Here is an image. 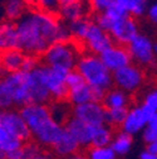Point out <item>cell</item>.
<instances>
[{
	"label": "cell",
	"mask_w": 157,
	"mask_h": 159,
	"mask_svg": "<svg viewBox=\"0 0 157 159\" xmlns=\"http://www.w3.org/2000/svg\"><path fill=\"white\" fill-rule=\"evenodd\" d=\"M15 24L20 49L38 57H42L53 43L72 39L68 25L57 13L30 8Z\"/></svg>",
	"instance_id": "1"
},
{
	"label": "cell",
	"mask_w": 157,
	"mask_h": 159,
	"mask_svg": "<svg viewBox=\"0 0 157 159\" xmlns=\"http://www.w3.org/2000/svg\"><path fill=\"white\" fill-rule=\"evenodd\" d=\"M19 111L32 133L33 140L44 149H52L63 134L64 125L52 117L49 104H28Z\"/></svg>",
	"instance_id": "2"
},
{
	"label": "cell",
	"mask_w": 157,
	"mask_h": 159,
	"mask_svg": "<svg viewBox=\"0 0 157 159\" xmlns=\"http://www.w3.org/2000/svg\"><path fill=\"white\" fill-rule=\"evenodd\" d=\"M30 104L27 72L4 73L0 80V106L2 110L22 109Z\"/></svg>",
	"instance_id": "3"
},
{
	"label": "cell",
	"mask_w": 157,
	"mask_h": 159,
	"mask_svg": "<svg viewBox=\"0 0 157 159\" xmlns=\"http://www.w3.org/2000/svg\"><path fill=\"white\" fill-rule=\"evenodd\" d=\"M75 70L83 76L84 81L92 87L103 89L106 91L114 87L113 73L102 62L100 54L82 52Z\"/></svg>",
	"instance_id": "4"
},
{
	"label": "cell",
	"mask_w": 157,
	"mask_h": 159,
	"mask_svg": "<svg viewBox=\"0 0 157 159\" xmlns=\"http://www.w3.org/2000/svg\"><path fill=\"white\" fill-rule=\"evenodd\" d=\"M83 49L82 47L74 42L73 39L66 42L53 43L40 57L42 62L50 67L64 68L68 71L75 70L78 59H79Z\"/></svg>",
	"instance_id": "5"
},
{
	"label": "cell",
	"mask_w": 157,
	"mask_h": 159,
	"mask_svg": "<svg viewBox=\"0 0 157 159\" xmlns=\"http://www.w3.org/2000/svg\"><path fill=\"white\" fill-rule=\"evenodd\" d=\"M146 82L145 68L136 63H129L128 66L120 68L113 72V85L131 95L138 92Z\"/></svg>",
	"instance_id": "6"
},
{
	"label": "cell",
	"mask_w": 157,
	"mask_h": 159,
	"mask_svg": "<svg viewBox=\"0 0 157 159\" xmlns=\"http://www.w3.org/2000/svg\"><path fill=\"white\" fill-rule=\"evenodd\" d=\"M132 62L142 68L155 67L157 63V56L153 51V41L150 35L138 33L127 46Z\"/></svg>",
	"instance_id": "7"
},
{
	"label": "cell",
	"mask_w": 157,
	"mask_h": 159,
	"mask_svg": "<svg viewBox=\"0 0 157 159\" xmlns=\"http://www.w3.org/2000/svg\"><path fill=\"white\" fill-rule=\"evenodd\" d=\"M42 71L44 82L52 95V98L54 101H64L68 100L69 87L67 85V75L68 70L58 68V67H50L42 62Z\"/></svg>",
	"instance_id": "8"
},
{
	"label": "cell",
	"mask_w": 157,
	"mask_h": 159,
	"mask_svg": "<svg viewBox=\"0 0 157 159\" xmlns=\"http://www.w3.org/2000/svg\"><path fill=\"white\" fill-rule=\"evenodd\" d=\"M0 130L19 138L24 143H28L32 139V133L23 119L19 109H8L0 112Z\"/></svg>",
	"instance_id": "9"
},
{
	"label": "cell",
	"mask_w": 157,
	"mask_h": 159,
	"mask_svg": "<svg viewBox=\"0 0 157 159\" xmlns=\"http://www.w3.org/2000/svg\"><path fill=\"white\" fill-rule=\"evenodd\" d=\"M27 82L30 95V104H50L53 101L52 95L44 82L42 63L35 70L27 72Z\"/></svg>",
	"instance_id": "10"
},
{
	"label": "cell",
	"mask_w": 157,
	"mask_h": 159,
	"mask_svg": "<svg viewBox=\"0 0 157 159\" xmlns=\"http://www.w3.org/2000/svg\"><path fill=\"white\" fill-rule=\"evenodd\" d=\"M140 33V25L137 19L126 15L118 20H116L112 24L109 30V35L112 37L114 43H118L122 46H128V43Z\"/></svg>",
	"instance_id": "11"
},
{
	"label": "cell",
	"mask_w": 157,
	"mask_h": 159,
	"mask_svg": "<svg viewBox=\"0 0 157 159\" xmlns=\"http://www.w3.org/2000/svg\"><path fill=\"white\" fill-rule=\"evenodd\" d=\"M106 107L102 102L91 101L82 105L73 106L72 116L79 119V120L92 125V126H101L106 124Z\"/></svg>",
	"instance_id": "12"
},
{
	"label": "cell",
	"mask_w": 157,
	"mask_h": 159,
	"mask_svg": "<svg viewBox=\"0 0 157 159\" xmlns=\"http://www.w3.org/2000/svg\"><path fill=\"white\" fill-rule=\"evenodd\" d=\"M100 57L102 59V62L106 65V67L112 73L132 63V58L127 46H122L114 42L108 48H106L100 54Z\"/></svg>",
	"instance_id": "13"
},
{
	"label": "cell",
	"mask_w": 157,
	"mask_h": 159,
	"mask_svg": "<svg viewBox=\"0 0 157 159\" xmlns=\"http://www.w3.org/2000/svg\"><path fill=\"white\" fill-rule=\"evenodd\" d=\"M113 43V39L108 32L103 30L94 20L89 28V32L82 43L83 52H91L94 54H101L106 48Z\"/></svg>",
	"instance_id": "14"
},
{
	"label": "cell",
	"mask_w": 157,
	"mask_h": 159,
	"mask_svg": "<svg viewBox=\"0 0 157 159\" xmlns=\"http://www.w3.org/2000/svg\"><path fill=\"white\" fill-rule=\"evenodd\" d=\"M150 119H151V116L142 109V106L140 104L132 105L128 109L127 116L120 129L133 136L136 134L143 131V129L146 128Z\"/></svg>",
	"instance_id": "15"
},
{
	"label": "cell",
	"mask_w": 157,
	"mask_h": 159,
	"mask_svg": "<svg viewBox=\"0 0 157 159\" xmlns=\"http://www.w3.org/2000/svg\"><path fill=\"white\" fill-rule=\"evenodd\" d=\"M64 128L77 139V142L79 143L82 149H88L92 147L93 136H94V131H95L97 126H92V125L79 120V119L72 116L64 124Z\"/></svg>",
	"instance_id": "16"
},
{
	"label": "cell",
	"mask_w": 157,
	"mask_h": 159,
	"mask_svg": "<svg viewBox=\"0 0 157 159\" xmlns=\"http://www.w3.org/2000/svg\"><path fill=\"white\" fill-rule=\"evenodd\" d=\"M57 14L66 24L93 15L92 9L89 7V3L88 2H81V0L79 2H72L68 4H62Z\"/></svg>",
	"instance_id": "17"
},
{
	"label": "cell",
	"mask_w": 157,
	"mask_h": 159,
	"mask_svg": "<svg viewBox=\"0 0 157 159\" xmlns=\"http://www.w3.org/2000/svg\"><path fill=\"white\" fill-rule=\"evenodd\" d=\"M81 145L77 142V139L64 128L63 134L61 135V138L57 140V143L52 147V152L54 153V155L59 159L67 158L69 155H73L78 152H81Z\"/></svg>",
	"instance_id": "18"
},
{
	"label": "cell",
	"mask_w": 157,
	"mask_h": 159,
	"mask_svg": "<svg viewBox=\"0 0 157 159\" xmlns=\"http://www.w3.org/2000/svg\"><path fill=\"white\" fill-rule=\"evenodd\" d=\"M106 109H129L132 106V95L117 87H112L106 92L102 101Z\"/></svg>",
	"instance_id": "19"
},
{
	"label": "cell",
	"mask_w": 157,
	"mask_h": 159,
	"mask_svg": "<svg viewBox=\"0 0 157 159\" xmlns=\"http://www.w3.org/2000/svg\"><path fill=\"white\" fill-rule=\"evenodd\" d=\"M0 48L5 49H20L19 34L16 29V24L13 22L3 20L0 24Z\"/></svg>",
	"instance_id": "20"
},
{
	"label": "cell",
	"mask_w": 157,
	"mask_h": 159,
	"mask_svg": "<svg viewBox=\"0 0 157 159\" xmlns=\"http://www.w3.org/2000/svg\"><path fill=\"white\" fill-rule=\"evenodd\" d=\"M25 53L22 49H5L2 51V75L22 71Z\"/></svg>",
	"instance_id": "21"
},
{
	"label": "cell",
	"mask_w": 157,
	"mask_h": 159,
	"mask_svg": "<svg viewBox=\"0 0 157 159\" xmlns=\"http://www.w3.org/2000/svg\"><path fill=\"white\" fill-rule=\"evenodd\" d=\"M30 7L25 0H5L4 3V20L16 23L25 15Z\"/></svg>",
	"instance_id": "22"
},
{
	"label": "cell",
	"mask_w": 157,
	"mask_h": 159,
	"mask_svg": "<svg viewBox=\"0 0 157 159\" xmlns=\"http://www.w3.org/2000/svg\"><path fill=\"white\" fill-rule=\"evenodd\" d=\"M67 101L72 106H77V105H82V104L93 101V87L89 86L87 82H84L79 86L69 89Z\"/></svg>",
	"instance_id": "23"
},
{
	"label": "cell",
	"mask_w": 157,
	"mask_h": 159,
	"mask_svg": "<svg viewBox=\"0 0 157 159\" xmlns=\"http://www.w3.org/2000/svg\"><path fill=\"white\" fill-rule=\"evenodd\" d=\"M92 23H93V16H88V18H83V19H79V20H75V22L67 24L72 39L74 42H77L81 47L89 32Z\"/></svg>",
	"instance_id": "24"
},
{
	"label": "cell",
	"mask_w": 157,
	"mask_h": 159,
	"mask_svg": "<svg viewBox=\"0 0 157 159\" xmlns=\"http://www.w3.org/2000/svg\"><path fill=\"white\" fill-rule=\"evenodd\" d=\"M116 4L122 8L128 15L138 19L146 16L150 2L147 0H117Z\"/></svg>",
	"instance_id": "25"
},
{
	"label": "cell",
	"mask_w": 157,
	"mask_h": 159,
	"mask_svg": "<svg viewBox=\"0 0 157 159\" xmlns=\"http://www.w3.org/2000/svg\"><path fill=\"white\" fill-rule=\"evenodd\" d=\"M49 109H50L52 117L57 123H59L62 125H64L72 117L73 106L67 100H64V101H54L53 100L49 104Z\"/></svg>",
	"instance_id": "26"
},
{
	"label": "cell",
	"mask_w": 157,
	"mask_h": 159,
	"mask_svg": "<svg viewBox=\"0 0 157 159\" xmlns=\"http://www.w3.org/2000/svg\"><path fill=\"white\" fill-rule=\"evenodd\" d=\"M132 145H133V136L120 130L114 133V136H113V140L111 143V147L112 149L116 152L117 155H126L131 152L132 149Z\"/></svg>",
	"instance_id": "27"
},
{
	"label": "cell",
	"mask_w": 157,
	"mask_h": 159,
	"mask_svg": "<svg viewBox=\"0 0 157 159\" xmlns=\"http://www.w3.org/2000/svg\"><path fill=\"white\" fill-rule=\"evenodd\" d=\"M24 145V142L19 138L6 133L5 130H0V157L5 155L6 153L20 149Z\"/></svg>",
	"instance_id": "28"
},
{
	"label": "cell",
	"mask_w": 157,
	"mask_h": 159,
	"mask_svg": "<svg viewBox=\"0 0 157 159\" xmlns=\"http://www.w3.org/2000/svg\"><path fill=\"white\" fill-rule=\"evenodd\" d=\"M114 136V129L107 124L97 126L93 136L92 147H108L111 145Z\"/></svg>",
	"instance_id": "29"
},
{
	"label": "cell",
	"mask_w": 157,
	"mask_h": 159,
	"mask_svg": "<svg viewBox=\"0 0 157 159\" xmlns=\"http://www.w3.org/2000/svg\"><path fill=\"white\" fill-rule=\"evenodd\" d=\"M128 109H107L106 110V124L113 129L121 128L127 116Z\"/></svg>",
	"instance_id": "30"
},
{
	"label": "cell",
	"mask_w": 157,
	"mask_h": 159,
	"mask_svg": "<svg viewBox=\"0 0 157 159\" xmlns=\"http://www.w3.org/2000/svg\"><path fill=\"white\" fill-rule=\"evenodd\" d=\"M88 159H117L116 152L108 147H91L87 149Z\"/></svg>",
	"instance_id": "31"
},
{
	"label": "cell",
	"mask_w": 157,
	"mask_h": 159,
	"mask_svg": "<svg viewBox=\"0 0 157 159\" xmlns=\"http://www.w3.org/2000/svg\"><path fill=\"white\" fill-rule=\"evenodd\" d=\"M141 134H142V139L146 143V145L157 140V112L151 116L146 128L143 129Z\"/></svg>",
	"instance_id": "32"
},
{
	"label": "cell",
	"mask_w": 157,
	"mask_h": 159,
	"mask_svg": "<svg viewBox=\"0 0 157 159\" xmlns=\"http://www.w3.org/2000/svg\"><path fill=\"white\" fill-rule=\"evenodd\" d=\"M117 0H89V7L92 9V14H98L103 13L111 7L116 4Z\"/></svg>",
	"instance_id": "33"
},
{
	"label": "cell",
	"mask_w": 157,
	"mask_h": 159,
	"mask_svg": "<svg viewBox=\"0 0 157 159\" xmlns=\"http://www.w3.org/2000/svg\"><path fill=\"white\" fill-rule=\"evenodd\" d=\"M40 63H42L40 57H38V56H35V54L25 53L24 61H23V66H22V71H24V72H30V71L35 70Z\"/></svg>",
	"instance_id": "34"
},
{
	"label": "cell",
	"mask_w": 157,
	"mask_h": 159,
	"mask_svg": "<svg viewBox=\"0 0 157 159\" xmlns=\"http://www.w3.org/2000/svg\"><path fill=\"white\" fill-rule=\"evenodd\" d=\"M84 82L86 81H84L83 76L78 72L77 70H72V71L68 72V75H67V85H68L69 89H73L75 86H79V85H82Z\"/></svg>",
	"instance_id": "35"
},
{
	"label": "cell",
	"mask_w": 157,
	"mask_h": 159,
	"mask_svg": "<svg viewBox=\"0 0 157 159\" xmlns=\"http://www.w3.org/2000/svg\"><path fill=\"white\" fill-rule=\"evenodd\" d=\"M93 16V20L100 25L103 30H106V32H108L109 33V30H111V28H112V24H113V22L111 20V19L106 15V13H98V14H93L92 15Z\"/></svg>",
	"instance_id": "36"
},
{
	"label": "cell",
	"mask_w": 157,
	"mask_h": 159,
	"mask_svg": "<svg viewBox=\"0 0 157 159\" xmlns=\"http://www.w3.org/2000/svg\"><path fill=\"white\" fill-rule=\"evenodd\" d=\"M146 18L148 19L150 23H152L153 25H157V0H153V2L150 3Z\"/></svg>",
	"instance_id": "37"
},
{
	"label": "cell",
	"mask_w": 157,
	"mask_h": 159,
	"mask_svg": "<svg viewBox=\"0 0 157 159\" xmlns=\"http://www.w3.org/2000/svg\"><path fill=\"white\" fill-rule=\"evenodd\" d=\"M2 159H25V155H24V152H23V147L18 150H14V152H10V153H6L5 155L0 157Z\"/></svg>",
	"instance_id": "38"
},
{
	"label": "cell",
	"mask_w": 157,
	"mask_h": 159,
	"mask_svg": "<svg viewBox=\"0 0 157 159\" xmlns=\"http://www.w3.org/2000/svg\"><path fill=\"white\" fill-rule=\"evenodd\" d=\"M32 159H58L53 152H48L47 149H43L40 153H38L35 157H33Z\"/></svg>",
	"instance_id": "39"
},
{
	"label": "cell",
	"mask_w": 157,
	"mask_h": 159,
	"mask_svg": "<svg viewBox=\"0 0 157 159\" xmlns=\"http://www.w3.org/2000/svg\"><path fill=\"white\" fill-rule=\"evenodd\" d=\"M140 159H157V154L156 153H152V152H150L147 149H145L143 152H141Z\"/></svg>",
	"instance_id": "40"
},
{
	"label": "cell",
	"mask_w": 157,
	"mask_h": 159,
	"mask_svg": "<svg viewBox=\"0 0 157 159\" xmlns=\"http://www.w3.org/2000/svg\"><path fill=\"white\" fill-rule=\"evenodd\" d=\"M63 159H88L87 157V153H83V152H78L73 155H69L67 158H63Z\"/></svg>",
	"instance_id": "41"
},
{
	"label": "cell",
	"mask_w": 157,
	"mask_h": 159,
	"mask_svg": "<svg viewBox=\"0 0 157 159\" xmlns=\"http://www.w3.org/2000/svg\"><path fill=\"white\" fill-rule=\"evenodd\" d=\"M146 149L150 150V152H152V153H156V154H157V140L153 142V143L147 144V145H146Z\"/></svg>",
	"instance_id": "42"
},
{
	"label": "cell",
	"mask_w": 157,
	"mask_h": 159,
	"mask_svg": "<svg viewBox=\"0 0 157 159\" xmlns=\"http://www.w3.org/2000/svg\"><path fill=\"white\" fill-rule=\"evenodd\" d=\"M72 2H79V0H59L61 5L62 4H68V3H72ZM81 2H89V0H81Z\"/></svg>",
	"instance_id": "43"
},
{
	"label": "cell",
	"mask_w": 157,
	"mask_h": 159,
	"mask_svg": "<svg viewBox=\"0 0 157 159\" xmlns=\"http://www.w3.org/2000/svg\"><path fill=\"white\" fill-rule=\"evenodd\" d=\"M25 3H27L30 8H35V0H25Z\"/></svg>",
	"instance_id": "44"
},
{
	"label": "cell",
	"mask_w": 157,
	"mask_h": 159,
	"mask_svg": "<svg viewBox=\"0 0 157 159\" xmlns=\"http://www.w3.org/2000/svg\"><path fill=\"white\" fill-rule=\"evenodd\" d=\"M151 90H152V92H153V95H155V97H156V101H157V86L153 87V89H151Z\"/></svg>",
	"instance_id": "45"
},
{
	"label": "cell",
	"mask_w": 157,
	"mask_h": 159,
	"mask_svg": "<svg viewBox=\"0 0 157 159\" xmlns=\"http://www.w3.org/2000/svg\"><path fill=\"white\" fill-rule=\"evenodd\" d=\"M153 51H155V53L157 56V41H153Z\"/></svg>",
	"instance_id": "46"
},
{
	"label": "cell",
	"mask_w": 157,
	"mask_h": 159,
	"mask_svg": "<svg viewBox=\"0 0 157 159\" xmlns=\"http://www.w3.org/2000/svg\"><path fill=\"white\" fill-rule=\"evenodd\" d=\"M147 2H150V3H151V2H153V0H147Z\"/></svg>",
	"instance_id": "47"
}]
</instances>
